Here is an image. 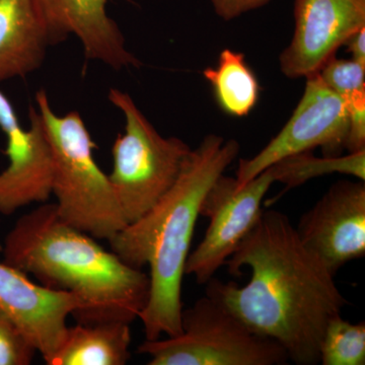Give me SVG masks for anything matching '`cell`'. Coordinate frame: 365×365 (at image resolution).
I'll return each instance as SVG.
<instances>
[{"label": "cell", "mask_w": 365, "mask_h": 365, "mask_svg": "<svg viewBox=\"0 0 365 365\" xmlns=\"http://www.w3.org/2000/svg\"><path fill=\"white\" fill-rule=\"evenodd\" d=\"M225 265L235 276L251 268V280L240 287L213 277L206 283V294L220 300L254 332L282 346L290 361L319 364L327 326L348 302L335 276L300 241L289 217L263 211Z\"/></svg>", "instance_id": "1"}, {"label": "cell", "mask_w": 365, "mask_h": 365, "mask_svg": "<svg viewBox=\"0 0 365 365\" xmlns=\"http://www.w3.org/2000/svg\"><path fill=\"white\" fill-rule=\"evenodd\" d=\"M1 251L4 263L76 297L81 306L71 317L78 324H131L148 304L150 276L64 222L55 203L19 218Z\"/></svg>", "instance_id": "2"}, {"label": "cell", "mask_w": 365, "mask_h": 365, "mask_svg": "<svg viewBox=\"0 0 365 365\" xmlns=\"http://www.w3.org/2000/svg\"><path fill=\"white\" fill-rule=\"evenodd\" d=\"M235 139L209 134L190 151L180 176L167 194L137 222L109 241L127 265H148L150 295L138 319L146 340L182 333V284L204 197L240 153Z\"/></svg>", "instance_id": "3"}, {"label": "cell", "mask_w": 365, "mask_h": 365, "mask_svg": "<svg viewBox=\"0 0 365 365\" xmlns=\"http://www.w3.org/2000/svg\"><path fill=\"white\" fill-rule=\"evenodd\" d=\"M53 153L52 194L64 222L96 240L111 241L127 227L109 176L98 167L96 146L78 112L59 116L44 90L36 95Z\"/></svg>", "instance_id": "4"}, {"label": "cell", "mask_w": 365, "mask_h": 365, "mask_svg": "<svg viewBox=\"0 0 365 365\" xmlns=\"http://www.w3.org/2000/svg\"><path fill=\"white\" fill-rule=\"evenodd\" d=\"M110 102L125 118L123 133L113 144L109 175L127 225L155 207L176 182L190 151L177 137H163L128 93L111 88Z\"/></svg>", "instance_id": "5"}, {"label": "cell", "mask_w": 365, "mask_h": 365, "mask_svg": "<svg viewBox=\"0 0 365 365\" xmlns=\"http://www.w3.org/2000/svg\"><path fill=\"white\" fill-rule=\"evenodd\" d=\"M182 333L145 340L137 351L150 365H283L282 346L254 332L220 300L206 294L182 309Z\"/></svg>", "instance_id": "6"}, {"label": "cell", "mask_w": 365, "mask_h": 365, "mask_svg": "<svg viewBox=\"0 0 365 365\" xmlns=\"http://www.w3.org/2000/svg\"><path fill=\"white\" fill-rule=\"evenodd\" d=\"M273 182L269 169L241 186L235 178L218 177L200 207V216L209 218V227L202 241L189 254L185 274L193 275L199 284L215 277L258 222L264 197Z\"/></svg>", "instance_id": "7"}, {"label": "cell", "mask_w": 365, "mask_h": 365, "mask_svg": "<svg viewBox=\"0 0 365 365\" xmlns=\"http://www.w3.org/2000/svg\"><path fill=\"white\" fill-rule=\"evenodd\" d=\"M304 93L279 133L255 157L242 158L235 181L239 186L282 158L321 148L325 157L345 148L349 116L344 98L328 88L318 73L306 78Z\"/></svg>", "instance_id": "8"}, {"label": "cell", "mask_w": 365, "mask_h": 365, "mask_svg": "<svg viewBox=\"0 0 365 365\" xmlns=\"http://www.w3.org/2000/svg\"><path fill=\"white\" fill-rule=\"evenodd\" d=\"M30 128L21 127L13 105L0 91V128L7 138L9 163L0 173V213L14 215L52 194L53 153L37 108H31Z\"/></svg>", "instance_id": "9"}, {"label": "cell", "mask_w": 365, "mask_h": 365, "mask_svg": "<svg viewBox=\"0 0 365 365\" xmlns=\"http://www.w3.org/2000/svg\"><path fill=\"white\" fill-rule=\"evenodd\" d=\"M300 241L334 276L365 255L364 181H340L300 218Z\"/></svg>", "instance_id": "10"}, {"label": "cell", "mask_w": 365, "mask_h": 365, "mask_svg": "<svg viewBox=\"0 0 365 365\" xmlns=\"http://www.w3.org/2000/svg\"><path fill=\"white\" fill-rule=\"evenodd\" d=\"M365 28V0H295L294 32L279 57L288 78L317 73L341 46Z\"/></svg>", "instance_id": "11"}, {"label": "cell", "mask_w": 365, "mask_h": 365, "mask_svg": "<svg viewBox=\"0 0 365 365\" xmlns=\"http://www.w3.org/2000/svg\"><path fill=\"white\" fill-rule=\"evenodd\" d=\"M68 292L33 282L26 274L0 262V309L25 334L49 364L63 343L66 321L79 309Z\"/></svg>", "instance_id": "12"}, {"label": "cell", "mask_w": 365, "mask_h": 365, "mask_svg": "<svg viewBox=\"0 0 365 365\" xmlns=\"http://www.w3.org/2000/svg\"><path fill=\"white\" fill-rule=\"evenodd\" d=\"M51 25L56 43L76 36L86 58L114 69L138 66V59L125 44L123 34L110 18V0H39Z\"/></svg>", "instance_id": "13"}, {"label": "cell", "mask_w": 365, "mask_h": 365, "mask_svg": "<svg viewBox=\"0 0 365 365\" xmlns=\"http://www.w3.org/2000/svg\"><path fill=\"white\" fill-rule=\"evenodd\" d=\"M53 43L54 34L39 0H0V81L39 68Z\"/></svg>", "instance_id": "14"}, {"label": "cell", "mask_w": 365, "mask_h": 365, "mask_svg": "<svg viewBox=\"0 0 365 365\" xmlns=\"http://www.w3.org/2000/svg\"><path fill=\"white\" fill-rule=\"evenodd\" d=\"M130 324L124 322L67 328L49 365H125L130 359Z\"/></svg>", "instance_id": "15"}, {"label": "cell", "mask_w": 365, "mask_h": 365, "mask_svg": "<svg viewBox=\"0 0 365 365\" xmlns=\"http://www.w3.org/2000/svg\"><path fill=\"white\" fill-rule=\"evenodd\" d=\"M203 76L212 86L218 106L230 116H247L258 103V79L241 52L222 50L217 66L204 69Z\"/></svg>", "instance_id": "16"}, {"label": "cell", "mask_w": 365, "mask_h": 365, "mask_svg": "<svg viewBox=\"0 0 365 365\" xmlns=\"http://www.w3.org/2000/svg\"><path fill=\"white\" fill-rule=\"evenodd\" d=\"M275 182L285 185V191L304 184L309 180L340 173L365 180V150L348 153L345 157L317 158L309 153L282 158L268 168ZM267 170V169H266Z\"/></svg>", "instance_id": "17"}, {"label": "cell", "mask_w": 365, "mask_h": 365, "mask_svg": "<svg viewBox=\"0 0 365 365\" xmlns=\"http://www.w3.org/2000/svg\"><path fill=\"white\" fill-rule=\"evenodd\" d=\"M323 365L365 364V323L353 324L337 316L327 326L321 346Z\"/></svg>", "instance_id": "18"}, {"label": "cell", "mask_w": 365, "mask_h": 365, "mask_svg": "<svg viewBox=\"0 0 365 365\" xmlns=\"http://www.w3.org/2000/svg\"><path fill=\"white\" fill-rule=\"evenodd\" d=\"M317 73L323 83L340 97L365 91V64L355 60L329 59Z\"/></svg>", "instance_id": "19"}, {"label": "cell", "mask_w": 365, "mask_h": 365, "mask_svg": "<svg viewBox=\"0 0 365 365\" xmlns=\"http://www.w3.org/2000/svg\"><path fill=\"white\" fill-rule=\"evenodd\" d=\"M36 353L25 334L0 309V365L31 364Z\"/></svg>", "instance_id": "20"}, {"label": "cell", "mask_w": 365, "mask_h": 365, "mask_svg": "<svg viewBox=\"0 0 365 365\" xmlns=\"http://www.w3.org/2000/svg\"><path fill=\"white\" fill-rule=\"evenodd\" d=\"M343 98L349 116L345 150L348 153L365 150V91H354Z\"/></svg>", "instance_id": "21"}, {"label": "cell", "mask_w": 365, "mask_h": 365, "mask_svg": "<svg viewBox=\"0 0 365 365\" xmlns=\"http://www.w3.org/2000/svg\"><path fill=\"white\" fill-rule=\"evenodd\" d=\"M271 0H211L215 14L225 21L234 20L242 14L260 9Z\"/></svg>", "instance_id": "22"}, {"label": "cell", "mask_w": 365, "mask_h": 365, "mask_svg": "<svg viewBox=\"0 0 365 365\" xmlns=\"http://www.w3.org/2000/svg\"><path fill=\"white\" fill-rule=\"evenodd\" d=\"M345 45L347 46L348 51L351 53V59L365 64V28L353 34Z\"/></svg>", "instance_id": "23"}, {"label": "cell", "mask_w": 365, "mask_h": 365, "mask_svg": "<svg viewBox=\"0 0 365 365\" xmlns=\"http://www.w3.org/2000/svg\"><path fill=\"white\" fill-rule=\"evenodd\" d=\"M1 250H2V246H1V245H0V251H1Z\"/></svg>", "instance_id": "24"}]
</instances>
